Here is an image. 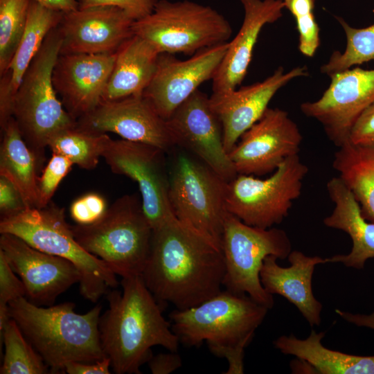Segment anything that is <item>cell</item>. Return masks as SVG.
Returning <instances> with one entry per match:
<instances>
[{"mask_svg":"<svg viewBox=\"0 0 374 374\" xmlns=\"http://www.w3.org/2000/svg\"><path fill=\"white\" fill-rule=\"evenodd\" d=\"M224 275L222 248L211 238L175 217L152 231L141 276L161 305L196 306L222 290Z\"/></svg>","mask_w":374,"mask_h":374,"instance_id":"6da1fadb","label":"cell"},{"mask_svg":"<svg viewBox=\"0 0 374 374\" xmlns=\"http://www.w3.org/2000/svg\"><path fill=\"white\" fill-rule=\"evenodd\" d=\"M121 285L122 292L107 293L109 308L99 321L101 345L115 373L140 374L152 346L177 351L180 341L142 276L122 278Z\"/></svg>","mask_w":374,"mask_h":374,"instance_id":"7a4b0ae2","label":"cell"},{"mask_svg":"<svg viewBox=\"0 0 374 374\" xmlns=\"http://www.w3.org/2000/svg\"><path fill=\"white\" fill-rule=\"evenodd\" d=\"M75 306L65 302L44 308L25 296L8 303L10 317L42 356L51 373L64 371L69 362L91 363L106 357L99 330L101 305L84 314L76 313Z\"/></svg>","mask_w":374,"mask_h":374,"instance_id":"3957f363","label":"cell"},{"mask_svg":"<svg viewBox=\"0 0 374 374\" xmlns=\"http://www.w3.org/2000/svg\"><path fill=\"white\" fill-rule=\"evenodd\" d=\"M62 38L57 27L46 37L26 70L15 93L12 117L35 157L38 168L51 138L73 127L75 120L64 109L53 84V71L60 55Z\"/></svg>","mask_w":374,"mask_h":374,"instance_id":"277c9868","label":"cell"},{"mask_svg":"<svg viewBox=\"0 0 374 374\" xmlns=\"http://www.w3.org/2000/svg\"><path fill=\"white\" fill-rule=\"evenodd\" d=\"M0 233L15 235L41 251L72 262L80 274V294L91 302L118 285L116 275L107 264L76 241L64 208L51 202L44 208H26L1 219Z\"/></svg>","mask_w":374,"mask_h":374,"instance_id":"5b68a950","label":"cell"},{"mask_svg":"<svg viewBox=\"0 0 374 374\" xmlns=\"http://www.w3.org/2000/svg\"><path fill=\"white\" fill-rule=\"evenodd\" d=\"M76 241L122 278L141 276L149 256L152 229L137 193L116 199L96 222L75 224Z\"/></svg>","mask_w":374,"mask_h":374,"instance_id":"8992f818","label":"cell"},{"mask_svg":"<svg viewBox=\"0 0 374 374\" xmlns=\"http://www.w3.org/2000/svg\"><path fill=\"white\" fill-rule=\"evenodd\" d=\"M269 310L247 294L226 290L196 306L176 309L169 317L180 343L197 347L205 341L217 356L231 348L245 349Z\"/></svg>","mask_w":374,"mask_h":374,"instance_id":"52a82bcc","label":"cell"},{"mask_svg":"<svg viewBox=\"0 0 374 374\" xmlns=\"http://www.w3.org/2000/svg\"><path fill=\"white\" fill-rule=\"evenodd\" d=\"M169 201L175 217L221 247L227 184L193 154L175 146L168 152Z\"/></svg>","mask_w":374,"mask_h":374,"instance_id":"ba28073f","label":"cell"},{"mask_svg":"<svg viewBox=\"0 0 374 374\" xmlns=\"http://www.w3.org/2000/svg\"><path fill=\"white\" fill-rule=\"evenodd\" d=\"M132 31L160 53L193 55L227 42L233 30L211 6L189 0H159L150 14L134 21Z\"/></svg>","mask_w":374,"mask_h":374,"instance_id":"9c48e42d","label":"cell"},{"mask_svg":"<svg viewBox=\"0 0 374 374\" xmlns=\"http://www.w3.org/2000/svg\"><path fill=\"white\" fill-rule=\"evenodd\" d=\"M221 248L224 258L223 286L233 293L247 294L271 309L273 295L263 287L260 272L265 258L270 255L285 259L292 251L287 233L271 227L249 226L227 212L224 222Z\"/></svg>","mask_w":374,"mask_h":374,"instance_id":"30bf717a","label":"cell"},{"mask_svg":"<svg viewBox=\"0 0 374 374\" xmlns=\"http://www.w3.org/2000/svg\"><path fill=\"white\" fill-rule=\"evenodd\" d=\"M308 172L307 166L295 154L266 179L238 174L227 184L226 210L246 224L271 228L288 215Z\"/></svg>","mask_w":374,"mask_h":374,"instance_id":"8fae6325","label":"cell"},{"mask_svg":"<svg viewBox=\"0 0 374 374\" xmlns=\"http://www.w3.org/2000/svg\"><path fill=\"white\" fill-rule=\"evenodd\" d=\"M102 157L114 173L137 183L143 208L152 231L175 217L169 201L166 152L145 143L110 138Z\"/></svg>","mask_w":374,"mask_h":374,"instance_id":"7c38bea8","label":"cell"},{"mask_svg":"<svg viewBox=\"0 0 374 374\" xmlns=\"http://www.w3.org/2000/svg\"><path fill=\"white\" fill-rule=\"evenodd\" d=\"M166 121L175 146L195 156L226 182L238 175L224 145L222 123L205 93L195 91Z\"/></svg>","mask_w":374,"mask_h":374,"instance_id":"4fadbf2b","label":"cell"},{"mask_svg":"<svg viewBox=\"0 0 374 374\" xmlns=\"http://www.w3.org/2000/svg\"><path fill=\"white\" fill-rule=\"evenodd\" d=\"M317 100L303 103L302 113L317 121L337 147L349 140L351 129L362 113L374 102V69L359 67L335 73Z\"/></svg>","mask_w":374,"mask_h":374,"instance_id":"5bb4252c","label":"cell"},{"mask_svg":"<svg viewBox=\"0 0 374 374\" xmlns=\"http://www.w3.org/2000/svg\"><path fill=\"white\" fill-rule=\"evenodd\" d=\"M303 139L288 113L268 107L240 136L229 153L238 174L263 176L274 172L288 157L299 154Z\"/></svg>","mask_w":374,"mask_h":374,"instance_id":"9a60e30c","label":"cell"},{"mask_svg":"<svg viewBox=\"0 0 374 374\" xmlns=\"http://www.w3.org/2000/svg\"><path fill=\"white\" fill-rule=\"evenodd\" d=\"M76 121L77 126L86 132H112L123 139L150 144L167 153L175 147L166 121L143 94L102 101Z\"/></svg>","mask_w":374,"mask_h":374,"instance_id":"2e32d148","label":"cell"},{"mask_svg":"<svg viewBox=\"0 0 374 374\" xmlns=\"http://www.w3.org/2000/svg\"><path fill=\"white\" fill-rule=\"evenodd\" d=\"M229 42L202 50L186 60L161 53L156 72L143 96L165 120L204 82L212 80Z\"/></svg>","mask_w":374,"mask_h":374,"instance_id":"e0dca14e","label":"cell"},{"mask_svg":"<svg viewBox=\"0 0 374 374\" xmlns=\"http://www.w3.org/2000/svg\"><path fill=\"white\" fill-rule=\"evenodd\" d=\"M0 249L22 280L26 296L36 305H51L80 282L75 266L62 258L41 251L10 233H1Z\"/></svg>","mask_w":374,"mask_h":374,"instance_id":"ac0fdd59","label":"cell"},{"mask_svg":"<svg viewBox=\"0 0 374 374\" xmlns=\"http://www.w3.org/2000/svg\"><path fill=\"white\" fill-rule=\"evenodd\" d=\"M308 75L305 66L285 72L283 66L260 82L223 93H213L211 106L223 129L224 145L229 154L240 136L264 114L274 95L292 80Z\"/></svg>","mask_w":374,"mask_h":374,"instance_id":"d6986e66","label":"cell"},{"mask_svg":"<svg viewBox=\"0 0 374 374\" xmlns=\"http://www.w3.org/2000/svg\"><path fill=\"white\" fill-rule=\"evenodd\" d=\"M132 19L122 9L97 6L66 12L57 28L60 55L114 53L132 36Z\"/></svg>","mask_w":374,"mask_h":374,"instance_id":"ffe728a7","label":"cell"},{"mask_svg":"<svg viewBox=\"0 0 374 374\" xmlns=\"http://www.w3.org/2000/svg\"><path fill=\"white\" fill-rule=\"evenodd\" d=\"M116 57V52L58 56L53 71V87L64 109L75 120L102 102Z\"/></svg>","mask_w":374,"mask_h":374,"instance_id":"44dd1931","label":"cell"},{"mask_svg":"<svg viewBox=\"0 0 374 374\" xmlns=\"http://www.w3.org/2000/svg\"><path fill=\"white\" fill-rule=\"evenodd\" d=\"M244 19L235 37L229 42L226 54L212 81L213 93L236 89L243 81L262 28L283 16V0H240Z\"/></svg>","mask_w":374,"mask_h":374,"instance_id":"7402d4cb","label":"cell"},{"mask_svg":"<svg viewBox=\"0 0 374 374\" xmlns=\"http://www.w3.org/2000/svg\"><path fill=\"white\" fill-rule=\"evenodd\" d=\"M287 258L290 266L283 267L276 256H267L260 272L261 283L268 293L280 295L294 305L311 326H319L322 304L313 294L312 278L315 266L328 262V258L307 256L296 250Z\"/></svg>","mask_w":374,"mask_h":374,"instance_id":"603a6c76","label":"cell"},{"mask_svg":"<svg viewBox=\"0 0 374 374\" xmlns=\"http://www.w3.org/2000/svg\"><path fill=\"white\" fill-rule=\"evenodd\" d=\"M326 188L335 207L323 223L328 227L346 232L353 242L348 254L335 255L328 258V262L362 269L368 258H374V222L365 219L359 202L339 177L330 179Z\"/></svg>","mask_w":374,"mask_h":374,"instance_id":"cb8c5ba5","label":"cell"},{"mask_svg":"<svg viewBox=\"0 0 374 374\" xmlns=\"http://www.w3.org/2000/svg\"><path fill=\"white\" fill-rule=\"evenodd\" d=\"M63 12L32 0L25 31L8 70L0 75V126L12 117L14 98L21 80L49 32L60 24Z\"/></svg>","mask_w":374,"mask_h":374,"instance_id":"d4e9b609","label":"cell"},{"mask_svg":"<svg viewBox=\"0 0 374 374\" xmlns=\"http://www.w3.org/2000/svg\"><path fill=\"white\" fill-rule=\"evenodd\" d=\"M160 54L145 39L132 36L116 52L102 101L143 94L156 72Z\"/></svg>","mask_w":374,"mask_h":374,"instance_id":"484cf974","label":"cell"},{"mask_svg":"<svg viewBox=\"0 0 374 374\" xmlns=\"http://www.w3.org/2000/svg\"><path fill=\"white\" fill-rule=\"evenodd\" d=\"M325 332L312 330L305 339L294 335L280 336L274 344L281 353L296 356L308 363L314 372L321 374H374V355L346 354L324 347Z\"/></svg>","mask_w":374,"mask_h":374,"instance_id":"4316f807","label":"cell"},{"mask_svg":"<svg viewBox=\"0 0 374 374\" xmlns=\"http://www.w3.org/2000/svg\"><path fill=\"white\" fill-rule=\"evenodd\" d=\"M0 175L8 179L20 192L27 208H37V171L35 155L23 139L11 117L1 129Z\"/></svg>","mask_w":374,"mask_h":374,"instance_id":"83f0119b","label":"cell"},{"mask_svg":"<svg viewBox=\"0 0 374 374\" xmlns=\"http://www.w3.org/2000/svg\"><path fill=\"white\" fill-rule=\"evenodd\" d=\"M332 166L351 190L363 216L374 222V145L348 141L335 153Z\"/></svg>","mask_w":374,"mask_h":374,"instance_id":"f1b7e54d","label":"cell"},{"mask_svg":"<svg viewBox=\"0 0 374 374\" xmlns=\"http://www.w3.org/2000/svg\"><path fill=\"white\" fill-rule=\"evenodd\" d=\"M110 137L80 129L77 124L53 136L48 143L52 153L62 155L81 168H95Z\"/></svg>","mask_w":374,"mask_h":374,"instance_id":"f546056e","label":"cell"},{"mask_svg":"<svg viewBox=\"0 0 374 374\" xmlns=\"http://www.w3.org/2000/svg\"><path fill=\"white\" fill-rule=\"evenodd\" d=\"M5 355L1 374L51 373L42 356L27 340L17 322L10 318L0 330Z\"/></svg>","mask_w":374,"mask_h":374,"instance_id":"4dcf8cb0","label":"cell"},{"mask_svg":"<svg viewBox=\"0 0 374 374\" xmlns=\"http://www.w3.org/2000/svg\"><path fill=\"white\" fill-rule=\"evenodd\" d=\"M336 19L345 33L346 46L343 52L334 51L328 61L320 68V71L329 77L355 65L374 60V24L356 28L343 18L337 17Z\"/></svg>","mask_w":374,"mask_h":374,"instance_id":"1f68e13d","label":"cell"},{"mask_svg":"<svg viewBox=\"0 0 374 374\" xmlns=\"http://www.w3.org/2000/svg\"><path fill=\"white\" fill-rule=\"evenodd\" d=\"M32 0H0V75L8 69L25 31Z\"/></svg>","mask_w":374,"mask_h":374,"instance_id":"d6a6232c","label":"cell"},{"mask_svg":"<svg viewBox=\"0 0 374 374\" xmlns=\"http://www.w3.org/2000/svg\"><path fill=\"white\" fill-rule=\"evenodd\" d=\"M317 0H283L295 19L299 33V50L305 56L312 57L320 44L319 27L314 10Z\"/></svg>","mask_w":374,"mask_h":374,"instance_id":"836d02e7","label":"cell"},{"mask_svg":"<svg viewBox=\"0 0 374 374\" xmlns=\"http://www.w3.org/2000/svg\"><path fill=\"white\" fill-rule=\"evenodd\" d=\"M73 163L65 157L52 153L47 165L38 177L37 208H44L51 202L62 180L70 171Z\"/></svg>","mask_w":374,"mask_h":374,"instance_id":"e575fe53","label":"cell"},{"mask_svg":"<svg viewBox=\"0 0 374 374\" xmlns=\"http://www.w3.org/2000/svg\"><path fill=\"white\" fill-rule=\"evenodd\" d=\"M107 209L106 201L102 195L96 193H89L71 203L69 213L77 224L87 225L98 221Z\"/></svg>","mask_w":374,"mask_h":374,"instance_id":"d590c367","label":"cell"},{"mask_svg":"<svg viewBox=\"0 0 374 374\" xmlns=\"http://www.w3.org/2000/svg\"><path fill=\"white\" fill-rule=\"evenodd\" d=\"M24 296H26L25 286L0 249V307H6L10 301Z\"/></svg>","mask_w":374,"mask_h":374,"instance_id":"8d00e7d4","label":"cell"},{"mask_svg":"<svg viewBox=\"0 0 374 374\" xmlns=\"http://www.w3.org/2000/svg\"><path fill=\"white\" fill-rule=\"evenodd\" d=\"M159 0H78L79 8L83 9L97 6H116L123 11L134 21L150 14Z\"/></svg>","mask_w":374,"mask_h":374,"instance_id":"74e56055","label":"cell"},{"mask_svg":"<svg viewBox=\"0 0 374 374\" xmlns=\"http://www.w3.org/2000/svg\"><path fill=\"white\" fill-rule=\"evenodd\" d=\"M26 208L17 188L6 177L0 175L1 219L14 216Z\"/></svg>","mask_w":374,"mask_h":374,"instance_id":"f35d334b","label":"cell"},{"mask_svg":"<svg viewBox=\"0 0 374 374\" xmlns=\"http://www.w3.org/2000/svg\"><path fill=\"white\" fill-rule=\"evenodd\" d=\"M348 142L357 145H374V102L357 119Z\"/></svg>","mask_w":374,"mask_h":374,"instance_id":"ab89813d","label":"cell"},{"mask_svg":"<svg viewBox=\"0 0 374 374\" xmlns=\"http://www.w3.org/2000/svg\"><path fill=\"white\" fill-rule=\"evenodd\" d=\"M148 365L152 374H170L181 366L182 360L177 351H170L152 356Z\"/></svg>","mask_w":374,"mask_h":374,"instance_id":"60d3db41","label":"cell"},{"mask_svg":"<svg viewBox=\"0 0 374 374\" xmlns=\"http://www.w3.org/2000/svg\"><path fill=\"white\" fill-rule=\"evenodd\" d=\"M111 361L107 357L95 362H73L66 364L64 371L69 374H109Z\"/></svg>","mask_w":374,"mask_h":374,"instance_id":"b9f144b4","label":"cell"},{"mask_svg":"<svg viewBox=\"0 0 374 374\" xmlns=\"http://www.w3.org/2000/svg\"><path fill=\"white\" fill-rule=\"evenodd\" d=\"M42 6L63 13L76 10L79 8L77 0H34Z\"/></svg>","mask_w":374,"mask_h":374,"instance_id":"7bdbcfd3","label":"cell"},{"mask_svg":"<svg viewBox=\"0 0 374 374\" xmlns=\"http://www.w3.org/2000/svg\"><path fill=\"white\" fill-rule=\"evenodd\" d=\"M335 312L349 323H352L357 326L374 329V312L371 314H352L339 309L335 310Z\"/></svg>","mask_w":374,"mask_h":374,"instance_id":"ee69618b","label":"cell"}]
</instances>
